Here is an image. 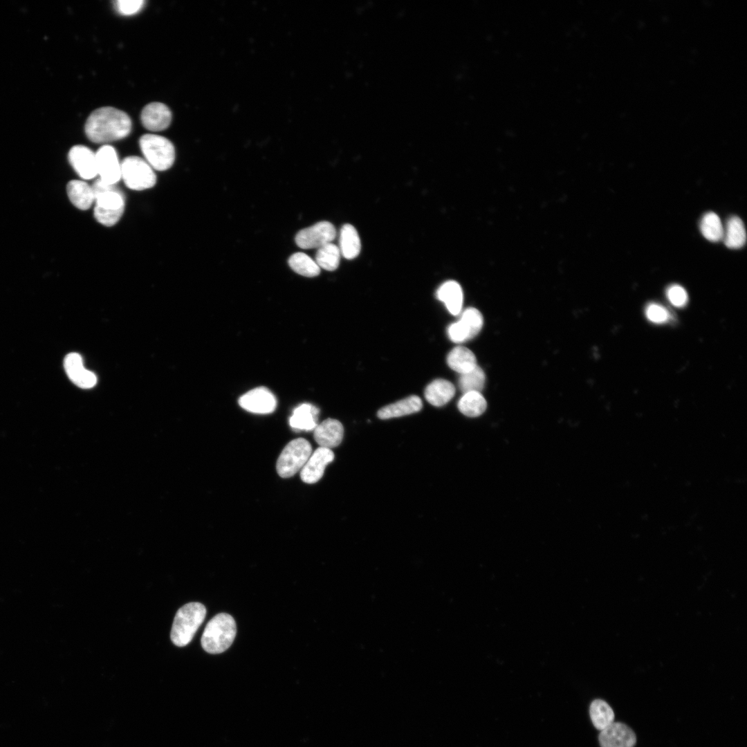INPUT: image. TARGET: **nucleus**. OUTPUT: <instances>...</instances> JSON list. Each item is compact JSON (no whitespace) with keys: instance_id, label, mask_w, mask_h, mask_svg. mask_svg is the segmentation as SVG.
Segmentation results:
<instances>
[{"instance_id":"nucleus-1","label":"nucleus","mask_w":747,"mask_h":747,"mask_svg":"<svg viewBox=\"0 0 747 747\" xmlns=\"http://www.w3.org/2000/svg\"><path fill=\"white\" fill-rule=\"evenodd\" d=\"M131 127V120L127 113L112 107H103L91 112L84 130L91 142L105 144L124 138Z\"/></svg>"},{"instance_id":"nucleus-2","label":"nucleus","mask_w":747,"mask_h":747,"mask_svg":"<svg viewBox=\"0 0 747 747\" xmlns=\"http://www.w3.org/2000/svg\"><path fill=\"white\" fill-rule=\"evenodd\" d=\"M91 187L95 196V219L106 226L115 225L124 212V194L116 185L107 183L100 178Z\"/></svg>"},{"instance_id":"nucleus-3","label":"nucleus","mask_w":747,"mask_h":747,"mask_svg":"<svg viewBox=\"0 0 747 747\" xmlns=\"http://www.w3.org/2000/svg\"><path fill=\"white\" fill-rule=\"evenodd\" d=\"M236 633L233 617L226 613L219 614L207 623L201 639V646L208 653H222L232 644Z\"/></svg>"},{"instance_id":"nucleus-4","label":"nucleus","mask_w":747,"mask_h":747,"mask_svg":"<svg viewBox=\"0 0 747 747\" xmlns=\"http://www.w3.org/2000/svg\"><path fill=\"white\" fill-rule=\"evenodd\" d=\"M206 615L205 606L200 602H189L181 607L174 618L170 638L178 647H184L192 640L203 622Z\"/></svg>"},{"instance_id":"nucleus-5","label":"nucleus","mask_w":747,"mask_h":747,"mask_svg":"<svg viewBox=\"0 0 747 747\" xmlns=\"http://www.w3.org/2000/svg\"><path fill=\"white\" fill-rule=\"evenodd\" d=\"M139 145L145 160L153 169L164 171L172 166L175 149L167 138L153 133L144 134L140 138Z\"/></svg>"},{"instance_id":"nucleus-6","label":"nucleus","mask_w":747,"mask_h":747,"mask_svg":"<svg viewBox=\"0 0 747 747\" xmlns=\"http://www.w3.org/2000/svg\"><path fill=\"white\" fill-rule=\"evenodd\" d=\"M311 443L304 438L292 440L284 447L278 457L276 469L282 478L294 476L301 470L311 454Z\"/></svg>"},{"instance_id":"nucleus-7","label":"nucleus","mask_w":747,"mask_h":747,"mask_svg":"<svg viewBox=\"0 0 747 747\" xmlns=\"http://www.w3.org/2000/svg\"><path fill=\"white\" fill-rule=\"evenodd\" d=\"M121 178L133 190L151 188L156 182L153 168L145 160L136 156H128L121 162Z\"/></svg>"},{"instance_id":"nucleus-8","label":"nucleus","mask_w":747,"mask_h":747,"mask_svg":"<svg viewBox=\"0 0 747 747\" xmlns=\"http://www.w3.org/2000/svg\"><path fill=\"white\" fill-rule=\"evenodd\" d=\"M336 237V230L329 221H320L304 228L295 236L297 245L303 249L319 248L332 241Z\"/></svg>"},{"instance_id":"nucleus-9","label":"nucleus","mask_w":747,"mask_h":747,"mask_svg":"<svg viewBox=\"0 0 747 747\" xmlns=\"http://www.w3.org/2000/svg\"><path fill=\"white\" fill-rule=\"evenodd\" d=\"M95 158L100 179L107 183L116 185L121 178V163L115 149L109 145H102L96 151Z\"/></svg>"},{"instance_id":"nucleus-10","label":"nucleus","mask_w":747,"mask_h":747,"mask_svg":"<svg viewBox=\"0 0 747 747\" xmlns=\"http://www.w3.org/2000/svg\"><path fill=\"white\" fill-rule=\"evenodd\" d=\"M239 405L245 410L255 414H270L277 406L273 394L266 387L253 389L239 399Z\"/></svg>"},{"instance_id":"nucleus-11","label":"nucleus","mask_w":747,"mask_h":747,"mask_svg":"<svg viewBox=\"0 0 747 747\" xmlns=\"http://www.w3.org/2000/svg\"><path fill=\"white\" fill-rule=\"evenodd\" d=\"M333 459L334 454L331 449L319 447L300 470L301 479L306 483H316L322 477L327 464Z\"/></svg>"},{"instance_id":"nucleus-12","label":"nucleus","mask_w":747,"mask_h":747,"mask_svg":"<svg viewBox=\"0 0 747 747\" xmlns=\"http://www.w3.org/2000/svg\"><path fill=\"white\" fill-rule=\"evenodd\" d=\"M598 741L600 747H634L636 737L627 725L613 722L600 731Z\"/></svg>"},{"instance_id":"nucleus-13","label":"nucleus","mask_w":747,"mask_h":747,"mask_svg":"<svg viewBox=\"0 0 747 747\" xmlns=\"http://www.w3.org/2000/svg\"><path fill=\"white\" fill-rule=\"evenodd\" d=\"M64 367L68 378L77 387L89 389L96 385V376L84 367L82 358L79 353L73 352L67 354L64 360Z\"/></svg>"},{"instance_id":"nucleus-14","label":"nucleus","mask_w":747,"mask_h":747,"mask_svg":"<svg viewBox=\"0 0 747 747\" xmlns=\"http://www.w3.org/2000/svg\"><path fill=\"white\" fill-rule=\"evenodd\" d=\"M68 161L83 179H92L98 175L95 153L84 145L73 146L68 154Z\"/></svg>"},{"instance_id":"nucleus-15","label":"nucleus","mask_w":747,"mask_h":747,"mask_svg":"<svg viewBox=\"0 0 747 747\" xmlns=\"http://www.w3.org/2000/svg\"><path fill=\"white\" fill-rule=\"evenodd\" d=\"M140 120L144 127L149 131H160L170 125L172 113L165 104L151 102L142 109Z\"/></svg>"},{"instance_id":"nucleus-16","label":"nucleus","mask_w":747,"mask_h":747,"mask_svg":"<svg viewBox=\"0 0 747 747\" xmlns=\"http://www.w3.org/2000/svg\"><path fill=\"white\" fill-rule=\"evenodd\" d=\"M344 427L342 423L333 418H327L317 424L314 429L313 436L320 447L333 448L342 441Z\"/></svg>"},{"instance_id":"nucleus-17","label":"nucleus","mask_w":747,"mask_h":747,"mask_svg":"<svg viewBox=\"0 0 747 747\" xmlns=\"http://www.w3.org/2000/svg\"><path fill=\"white\" fill-rule=\"evenodd\" d=\"M422 407L423 402L420 397L412 395L382 407L378 411L377 416L383 420L397 418L416 413Z\"/></svg>"},{"instance_id":"nucleus-18","label":"nucleus","mask_w":747,"mask_h":747,"mask_svg":"<svg viewBox=\"0 0 747 747\" xmlns=\"http://www.w3.org/2000/svg\"><path fill=\"white\" fill-rule=\"evenodd\" d=\"M319 409L313 405L303 403L294 409L289 418L290 427L295 431H311L317 425Z\"/></svg>"},{"instance_id":"nucleus-19","label":"nucleus","mask_w":747,"mask_h":747,"mask_svg":"<svg viewBox=\"0 0 747 747\" xmlns=\"http://www.w3.org/2000/svg\"><path fill=\"white\" fill-rule=\"evenodd\" d=\"M439 300L443 302L448 311L454 315L461 313L463 305V290L459 283L450 280L442 284L436 291Z\"/></svg>"},{"instance_id":"nucleus-20","label":"nucleus","mask_w":747,"mask_h":747,"mask_svg":"<svg viewBox=\"0 0 747 747\" xmlns=\"http://www.w3.org/2000/svg\"><path fill=\"white\" fill-rule=\"evenodd\" d=\"M455 394L454 385L445 379L438 378L425 387L424 396L427 401L436 407L448 403Z\"/></svg>"},{"instance_id":"nucleus-21","label":"nucleus","mask_w":747,"mask_h":747,"mask_svg":"<svg viewBox=\"0 0 747 747\" xmlns=\"http://www.w3.org/2000/svg\"><path fill=\"white\" fill-rule=\"evenodd\" d=\"M66 191L71 203L80 210H88L95 201L92 187L83 181H71L67 184Z\"/></svg>"},{"instance_id":"nucleus-22","label":"nucleus","mask_w":747,"mask_h":747,"mask_svg":"<svg viewBox=\"0 0 747 747\" xmlns=\"http://www.w3.org/2000/svg\"><path fill=\"white\" fill-rule=\"evenodd\" d=\"M447 363L452 370L460 374L467 373L477 366L474 353L463 346L455 347L449 352Z\"/></svg>"},{"instance_id":"nucleus-23","label":"nucleus","mask_w":747,"mask_h":747,"mask_svg":"<svg viewBox=\"0 0 747 747\" xmlns=\"http://www.w3.org/2000/svg\"><path fill=\"white\" fill-rule=\"evenodd\" d=\"M722 239L729 248L738 249L744 246L746 241V232L739 217L733 216L728 219L723 228Z\"/></svg>"},{"instance_id":"nucleus-24","label":"nucleus","mask_w":747,"mask_h":747,"mask_svg":"<svg viewBox=\"0 0 747 747\" xmlns=\"http://www.w3.org/2000/svg\"><path fill=\"white\" fill-rule=\"evenodd\" d=\"M341 255L347 259L356 258L361 249L360 239L356 229L351 224H344L340 232Z\"/></svg>"},{"instance_id":"nucleus-25","label":"nucleus","mask_w":747,"mask_h":747,"mask_svg":"<svg viewBox=\"0 0 747 747\" xmlns=\"http://www.w3.org/2000/svg\"><path fill=\"white\" fill-rule=\"evenodd\" d=\"M457 406L463 414L469 417H477L485 412L487 403L481 392L469 391L463 393Z\"/></svg>"},{"instance_id":"nucleus-26","label":"nucleus","mask_w":747,"mask_h":747,"mask_svg":"<svg viewBox=\"0 0 747 747\" xmlns=\"http://www.w3.org/2000/svg\"><path fill=\"white\" fill-rule=\"evenodd\" d=\"M589 714L593 726L600 731L614 722V712L612 708L602 699H595L591 702Z\"/></svg>"},{"instance_id":"nucleus-27","label":"nucleus","mask_w":747,"mask_h":747,"mask_svg":"<svg viewBox=\"0 0 747 747\" xmlns=\"http://www.w3.org/2000/svg\"><path fill=\"white\" fill-rule=\"evenodd\" d=\"M340 255L339 248L332 242L329 243L317 249L315 262L320 268L333 271L339 266Z\"/></svg>"},{"instance_id":"nucleus-28","label":"nucleus","mask_w":747,"mask_h":747,"mask_svg":"<svg viewBox=\"0 0 747 747\" xmlns=\"http://www.w3.org/2000/svg\"><path fill=\"white\" fill-rule=\"evenodd\" d=\"M723 226L719 216L714 212L705 214L700 221V230L708 240L717 242L723 239Z\"/></svg>"},{"instance_id":"nucleus-29","label":"nucleus","mask_w":747,"mask_h":747,"mask_svg":"<svg viewBox=\"0 0 747 747\" xmlns=\"http://www.w3.org/2000/svg\"><path fill=\"white\" fill-rule=\"evenodd\" d=\"M290 267L297 273L304 277H315L320 273V268L315 261L304 252H296L288 259Z\"/></svg>"},{"instance_id":"nucleus-30","label":"nucleus","mask_w":747,"mask_h":747,"mask_svg":"<svg viewBox=\"0 0 747 747\" xmlns=\"http://www.w3.org/2000/svg\"><path fill=\"white\" fill-rule=\"evenodd\" d=\"M459 322L470 340L480 332L483 319L479 310L473 307H469L462 312Z\"/></svg>"},{"instance_id":"nucleus-31","label":"nucleus","mask_w":747,"mask_h":747,"mask_svg":"<svg viewBox=\"0 0 747 747\" xmlns=\"http://www.w3.org/2000/svg\"><path fill=\"white\" fill-rule=\"evenodd\" d=\"M486 375L478 365L472 370L460 374L459 387L463 393L469 391L480 392L485 384Z\"/></svg>"},{"instance_id":"nucleus-32","label":"nucleus","mask_w":747,"mask_h":747,"mask_svg":"<svg viewBox=\"0 0 747 747\" xmlns=\"http://www.w3.org/2000/svg\"><path fill=\"white\" fill-rule=\"evenodd\" d=\"M669 301L676 307L685 306L688 302V294L685 290L678 284L670 286L666 291Z\"/></svg>"},{"instance_id":"nucleus-33","label":"nucleus","mask_w":747,"mask_h":747,"mask_svg":"<svg viewBox=\"0 0 747 747\" xmlns=\"http://www.w3.org/2000/svg\"><path fill=\"white\" fill-rule=\"evenodd\" d=\"M117 10L123 15H131L138 12L143 7V0H118L115 1Z\"/></svg>"},{"instance_id":"nucleus-34","label":"nucleus","mask_w":747,"mask_h":747,"mask_svg":"<svg viewBox=\"0 0 747 747\" xmlns=\"http://www.w3.org/2000/svg\"><path fill=\"white\" fill-rule=\"evenodd\" d=\"M646 315L650 321L657 324L666 322L669 317L667 311L663 306L657 304L648 305Z\"/></svg>"}]
</instances>
